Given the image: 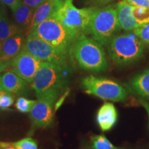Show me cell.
<instances>
[{
    "instance_id": "6da1fadb",
    "label": "cell",
    "mask_w": 149,
    "mask_h": 149,
    "mask_svg": "<svg viewBox=\"0 0 149 149\" xmlns=\"http://www.w3.org/2000/svg\"><path fill=\"white\" fill-rule=\"evenodd\" d=\"M66 69L53 63L42 61L32 82L37 97L57 100L66 85L64 72Z\"/></svg>"
},
{
    "instance_id": "7a4b0ae2",
    "label": "cell",
    "mask_w": 149,
    "mask_h": 149,
    "mask_svg": "<svg viewBox=\"0 0 149 149\" xmlns=\"http://www.w3.org/2000/svg\"><path fill=\"white\" fill-rule=\"evenodd\" d=\"M72 50L78 65L84 70L100 72L109 68L107 55L102 46L84 34L74 41Z\"/></svg>"
},
{
    "instance_id": "3957f363",
    "label": "cell",
    "mask_w": 149,
    "mask_h": 149,
    "mask_svg": "<svg viewBox=\"0 0 149 149\" xmlns=\"http://www.w3.org/2000/svg\"><path fill=\"white\" fill-rule=\"evenodd\" d=\"M30 33H33L57 51L66 55L71 44L77 40L53 14L35 26Z\"/></svg>"
},
{
    "instance_id": "277c9868",
    "label": "cell",
    "mask_w": 149,
    "mask_h": 149,
    "mask_svg": "<svg viewBox=\"0 0 149 149\" xmlns=\"http://www.w3.org/2000/svg\"><path fill=\"white\" fill-rule=\"evenodd\" d=\"M112 60L119 65H126L137 60L142 56L144 44L133 31L116 35L108 45Z\"/></svg>"
},
{
    "instance_id": "5b68a950",
    "label": "cell",
    "mask_w": 149,
    "mask_h": 149,
    "mask_svg": "<svg viewBox=\"0 0 149 149\" xmlns=\"http://www.w3.org/2000/svg\"><path fill=\"white\" fill-rule=\"evenodd\" d=\"M120 30L117 20V5H110L96 9L93 13L89 33L102 46H108L111 40Z\"/></svg>"
},
{
    "instance_id": "8992f818",
    "label": "cell",
    "mask_w": 149,
    "mask_h": 149,
    "mask_svg": "<svg viewBox=\"0 0 149 149\" xmlns=\"http://www.w3.org/2000/svg\"><path fill=\"white\" fill-rule=\"evenodd\" d=\"M96 8H77L72 0H64L63 4L53 15L73 36L77 39L81 35L89 33L91 17Z\"/></svg>"
},
{
    "instance_id": "52a82bcc",
    "label": "cell",
    "mask_w": 149,
    "mask_h": 149,
    "mask_svg": "<svg viewBox=\"0 0 149 149\" xmlns=\"http://www.w3.org/2000/svg\"><path fill=\"white\" fill-rule=\"evenodd\" d=\"M81 84L86 93L104 100L122 102L128 95L127 91L122 86L107 78L88 75L81 79Z\"/></svg>"
},
{
    "instance_id": "ba28073f",
    "label": "cell",
    "mask_w": 149,
    "mask_h": 149,
    "mask_svg": "<svg viewBox=\"0 0 149 149\" xmlns=\"http://www.w3.org/2000/svg\"><path fill=\"white\" fill-rule=\"evenodd\" d=\"M23 49L42 61L53 63L67 68V55L57 51L53 46L32 33L25 39Z\"/></svg>"
},
{
    "instance_id": "9c48e42d",
    "label": "cell",
    "mask_w": 149,
    "mask_h": 149,
    "mask_svg": "<svg viewBox=\"0 0 149 149\" xmlns=\"http://www.w3.org/2000/svg\"><path fill=\"white\" fill-rule=\"evenodd\" d=\"M42 61L31 53L22 49L12 59L11 67L13 72L19 76L27 83L32 84L33 78L36 73Z\"/></svg>"
},
{
    "instance_id": "30bf717a",
    "label": "cell",
    "mask_w": 149,
    "mask_h": 149,
    "mask_svg": "<svg viewBox=\"0 0 149 149\" xmlns=\"http://www.w3.org/2000/svg\"><path fill=\"white\" fill-rule=\"evenodd\" d=\"M56 101L53 98H40L30 112V118L34 128H46L53 120V106Z\"/></svg>"
},
{
    "instance_id": "8fae6325",
    "label": "cell",
    "mask_w": 149,
    "mask_h": 149,
    "mask_svg": "<svg viewBox=\"0 0 149 149\" xmlns=\"http://www.w3.org/2000/svg\"><path fill=\"white\" fill-rule=\"evenodd\" d=\"M24 42L23 33L0 41V58L6 60L13 59L23 49Z\"/></svg>"
},
{
    "instance_id": "7c38bea8",
    "label": "cell",
    "mask_w": 149,
    "mask_h": 149,
    "mask_svg": "<svg viewBox=\"0 0 149 149\" xmlns=\"http://www.w3.org/2000/svg\"><path fill=\"white\" fill-rule=\"evenodd\" d=\"M133 6L127 0H123L117 4V20L120 29L125 31H133L137 27L132 12Z\"/></svg>"
},
{
    "instance_id": "4fadbf2b",
    "label": "cell",
    "mask_w": 149,
    "mask_h": 149,
    "mask_svg": "<svg viewBox=\"0 0 149 149\" xmlns=\"http://www.w3.org/2000/svg\"><path fill=\"white\" fill-rule=\"evenodd\" d=\"M1 87L7 93L22 94L27 90V82L14 72L8 71L1 74Z\"/></svg>"
},
{
    "instance_id": "5bb4252c",
    "label": "cell",
    "mask_w": 149,
    "mask_h": 149,
    "mask_svg": "<svg viewBox=\"0 0 149 149\" xmlns=\"http://www.w3.org/2000/svg\"><path fill=\"white\" fill-rule=\"evenodd\" d=\"M117 120V112L112 103L106 102L99 109L97 114V122L102 131L110 130Z\"/></svg>"
},
{
    "instance_id": "9a60e30c",
    "label": "cell",
    "mask_w": 149,
    "mask_h": 149,
    "mask_svg": "<svg viewBox=\"0 0 149 149\" xmlns=\"http://www.w3.org/2000/svg\"><path fill=\"white\" fill-rule=\"evenodd\" d=\"M64 1V0H45L42 4L35 8L31 31L41 22L55 13L60 8Z\"/></svg>"
},
{
    "instance_id": "2e32d148",
    "label": "cell",
    "mask_w": 149,
    "mask_h": 149,
    "mask_svg": "<svg viewBox=\"0 0 149 149\" xmlns=\"http://www.w3.org/2000/svg\"><path fill=\"white\" fill-rule=\"evenodd\" d=\"M35 10V8L20 3L13 10H12L17 25L22 31H25L28 33V34L31 31Z\"/></svg>"
},
{
    "instance_id": "e0dca14e",
    "label": "cell",
    "mask_w": 149,
    "mask_h": 149,
    "mask_svg": "<svg viewBox=\"0 0 149 149\" xmlns=\"http://www.w3.org/2000/svg\"><path fill=\"white\" fill-rule=\"evenodd\" d=\"M23 31L9 19L5 8H0V41L22 33Z\"/></svg>"
},
{
    "instance_id": "ac0fdd59",
    "label": "cell",
    "mask_w": 149,
    "mask_h": 149,
    "mask_svg": "<svg viewBox=\"0 0 149 149\" xmlns=\"http://www.w3.org/2000/svg\"><path fill=\"white\" fill-rule=\"evenodd\" d=\"M130 86L139 95L149 99V69L134 77L130 81Z\"/></svg>"
},
{
    "instance_id": "d6986e66",
    "label": "cell",
    "mask_w": 149,
    "mask_h": 149,
    "mask_svg": "<svg viewBox=\"0 0 149 149\" xmlns=\"http://www.w3.org/2000/svg\"><path fill=\"white\" fill-rule=\"evenodd\" d=\"M133 16L135 19L137 27L148 24L149 22V8L143 6H133Z\"/></svg>"
},
{
    "instance_id": "ffe728a7",
    "label": "cell",
    "mask_w": 149,
    "mask_h": 149,
    "mask_svg": "<svg viewBox=\"0 0 149 149\" xmlns=\"http://www.w3.org/2000/svg\"><path fill=\"white\" fill-rule=\"evenodd\" d=\"M91 144L92 149H119L103 135L92 136L91 138Z\"/></svg>"
},
{
    "instance_id": "44dd1931",
    "label": "cell",
    "mask_w": 149,
    "mask_h": 149,
    "mask_svg": "<svg viewBox=\"0 0 149 149\" xmlns=\"http://www.w3.org/2000/svg\"><path fill=\"white\" fill-rule=\"evenodd\" d=\"M37 100H31L25 97L18 98L15 103V107L18 111L20 113H30L33 107L36 103Z\"/></svg>"
},
{
    "instance_id": "7402d4cb",
    "label": "cell",
    "mask_w": 149,
    "mask_h": 149,
    "mask_svg": "<svg viewBox=\"0 0 149 149\" xmlns=\"http://www.w3.org/2000/svg\"><path fill=\"white\" fill-rule=\"evenodd\" d=\"M13 143L16 149H38L37 141L31 137H25Z\"/></svg>"
},
{
    "instance_id": "603a6c76",
    "label": "cell",
    "mask_w": 149,
    "mask_h": 149,
    "mask_svg": "<svg viewBox=\"0 0 149 149\" xmlns=\"http://www.w3.org/2000/svg\"><path fill=\"white\" fill-rule=\"evenodd\" d=\"M133 32L145 44H149V22L148 24L137 27Z\"/></svg>"
},
{
    "instance_id": "cb8c5ba5",
    "label": "cell",
    "mask_w": 149,
    "mask_h": 149,
    "mask_svg": "<svg viewBox=\"0 0 149 149\" xmlns=\"http://www.w3.org/2000/svg\"><path fill=\"white\" fill-rule=\"evenodd\" d=\"M13 102L14 97L11 93L5 92L0 96V109H8L12 106Z\"/></svg>"
},
{
    "instance_id": "d4e9b609",
    "label": "cell",
    "mask_w": 149,
    "mask_h": 149,
    "mask_svg": "<svg viewBox=\"0 0 149 149\" xmlns=\"http://www.w3.org/2000/svg\"><path fill=\"white\" fill-rule=\"evenodd\" d=\"M0 2L3 5L8 6L12 10H13L21 3V0H0Z\"/></svg>"
},
{
    "instance_id": "484cf974",
    "label": "cell",
    "mask_w": 149,
    "mask_h": 149,
    "mask_svg": "<svg viewBox=\"0 0 149 149\" xmlns=\"http://www.w3.org/2000/svg\"><path fill=\"white\" fill-rule=\"evenodd\" d=\"M45 0H21V3L33 8H37Z\"/></svg>"
},
{
    "instance_id": "4316f807",
    "label": "cell",
    "mask_w": 149,
    "mask_h": 149,
    "mask_svg": "<svg viewBox=\"0 0 149 149\" xmlns=\"http://www.w3.org/2000/svg\"><path fill=\"white\" fill-rule=\"evenodd\" d=\"M130 4L149 8V0H127Z\"/></svg>"
},
{
    "instance_id": "83f0119b",
    "label": "cell",
    "mask_w": 149,
    "mask_h": 149,
    "mask_svg": "<svg viewBox=\"0 0 149 149\" xmlns=\"http://www.w3.org/2000/svg\"><path fill=\"white\" fill-rule=\"evenodd\" d=\"M12 60H6L0 58V73L4 72L6 70H7L11 66Z\"/></svg>"
},
{
    "instance_id": "f1b7e54d",
    "label": "cell",
    "mask_w": 149,
    "mask_h": 149,
    "mask_svg": "<svg viewBox=\"0 0 149 149\" xmlns=\"http://www.w3.org/2000/svg\"><path fill=\"white\" fill-rule=\"evenodd\" d=\"M0 149H16L13 143L9 141H0Z\"/></svg>"
},
{
    "instance_id": "f546056e",
    "label": "cell",
    "mask_w": 149,
    "mask_h": 149,
    "mask_svg": "<svg viewBox=\"0 0 149 149\" xmlns=\"http://www.w3.org/2000/svg\"><path fill=\"white\" fill-rule=\"evenodd\" d=\"M93 1H94L95 3H97V4L100 5H104L107 4V3H109V2L113 1V0H92Z\"/></svg>"
},
{
    "instance_id": "4dcf8cb0",
    "label": "cell",
    "mask_w": 149,
    "mask_h": 149,
    "mask_svg": "<svg viewBox=\"0 0 149 149\" xmlns=\"http://www.w3.org/2000/svg\"><path fill=\"white\" fill-rule=\"evenodd\" d=\"M140 103L141 105H142V107H144L145 109H146L147 113H148V118H149V104L147 103V102H146L143 101V100H140Z\"/></svg>"
},
{
    "instance_id": "1f68e13d",
    "label": "cell",
    "mask_w": 149,
    "mask_h": 149,
    "mask_svg": "<svg viewBox=\"0 0 149 149\" xmlns=\"http://www.w3.org/2000/svg\"><path fill=\"white\" fill-rule=\"evenodd\" d=\"M5 92H6V91H4L0 90V96H1L2 94H3V93H4Z\"/></svg>"
},
{
    "instance_id": "d6a6232c",
    "label": "cell",
    "mask_w": 149,
    "mask_h": 149,
    "mask_svg": "<svg viewBox=\"0 0 149 149\" xmlns=\"http://www.w3.org/2000/svg\"><path fill=\"white\" fill-rule=\"evenodd\" d=\"M0 90H2L1 87V74H0Z\"/></svg>"
}]
</instances>
